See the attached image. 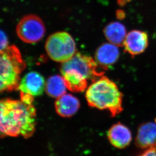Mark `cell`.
<instances>
[{
  "label": "cell",
  "mask_w": 156,
  "mask_h": 156,
  "mask_svg": "<svg viewBox=\"0 0 156 156\" xmlns=\"http://www.w3.org/2000/svg\"><path fill=\"white\" fill-rule=\"evenodd\" d=\"M36 110L32 104L14 99H0V138L32 137L36 127Z\"/></svg>",
  "instance_id": "1"
},
{
  "label": "cell",
  "mask_w": 156,
  "mask_h": 156,
  "mask_svg": "<svg viewBox=\"0 0 156 156\" xmlns=\"http://www.w3.org/2000/svg\"><path fill=\"white\" fill-rule=\"evenodd\" d=\"M85 97L90 107L108 111L112 117H116L123 111L122 93L113 81L104 76L92 82Z\"/></svg>",
  "instance_id": "2"
},
{
  "label": "cell",
  "mask_w": 156,
  "mask_h": 156,
  "mask_svg": "<svg viewBox=\"0 0 156 156\" xmlns=\"http://www.w3.org/2000/svg\"><path fill=\"white\" fill-rule=\"evenodd\" d=\"M26 64L15 45L0 51V93L18 89L20 75Z\"/></svg>",
  "instance_id": "3"
},
{
  "label": "cell",
  "mask_w": 156,
  "mask_h": 156,
  "mask_svg": "<svg viewBox=\"0 0 156 156\" xmlns=\"http://www.w3.org/2000/svg\"><path fill=\"white\" fill-rule=\"evenodd\" d=\"M45 49L54 62L64 63L72 58L76 53L74 39L66 32H58L50 35L45 44Z\"/></svg>",
  "instance_id": "4"
},
{
  "label": "cell",
  "mask_w": 156,
  "mask_h": 156,
  "mask_svg": "<svg viewBox=\"0 0 156 156\" xmlns=\"http://www.w3.org/2000/svg\"><path fill=\"white\" fill-rule=\"evenodd\" d=\"M74 69L82 74L87 80L95 81L104 76L95 60L89 56L76 52L72 58L62 64L60 72Z\"/></svg>",
  "instance_id": "5"
},
{
  "label": "cell",
  "mask_w": 156,
  "mask_h": 156,
  "mask_svg": "<svg viewBox=\"0 0 156 156\" xmlns=\"http://www.w3.org/2000/svg\"><path fill=\"white\" fill-rule=\"evenodd\" d=\"M16 30L17 35L21 40L30 44L41 40L46 32L43 21L35 14H29L21 18Z\"/></svg>",
  "instance_id": "6"
},
{
  "label": "cell",
  "mask_w": 156,
  "mask_h": 156,
  "mask_svg": "<svg viewBox=\"0 0 156 156\" xmlns=\"http://www.w3.org/2000/svg\"><path fill=\"white\" fill-rule=\"evenodd\" d=\"M149 45V37L146 32L132 30L126 35L123 43L125 51L132 57L144 52Z\"/></svg>",
  "instance_id": "7"
},
{
  "label": "cell",
  "mask_w": 156,
  "mask_h": 156,
  "mask_svg": "<svg viewBox=\"0 0 156 156\" xmlns=\"http://www.w3.org/2000/svg\"><path fill=\"white\" fill-rule=\"evenodd\" d=\"M45 86V79L40 74L36 72H30L20 81L18 90L22 93L38 96L43 93Z\"/></svg>",
  "instance_id": "8"
},
{
  "label": "cell",
  "mask_w": 156,
  "mask_h": 156,
  "mask_svg": "<svg viewBox=\"0 0 156 156\" xmlns=\"http://www.w3.org/2000/svg\"><path fill=\"white\" fill-rule=\"evenodd\" d=\"M120 56V51L116 45L111 43L101 45L95 51V60L102 70L108 69L115 64Z\"/></svg>",
  "instance_id": "9"
},
{
  "label": "cell",
  "mask_w": 156,
  "mask_h": 156,
  "mask_svg": "<svg viewBox=\"0 0 156 156\" xmlns=\"http://www.w3.org/2000/svg\"><path fill=\"white\" fill-rule=\"evenodd\" d=\"M107 136L111 144L119 149L127 147L132 138V133L129 128L121 122H118L110 127Z\"/></svg>",
  "instance_id": "10"
},
{
  "label": "cell",
  "mask_w": 156,
  "mask_h": 156,
  "mask_svg": "<svg viewBox=\"0 0 156 156\" xmlns=\"http://www.w3.org/2000/svg\"><path fill=\"white\" fill-rule=\"evenodd\" d=\"M135 144L140 149H156V122L142 123L138 127Z\"/></svg>",
  "instance_id": "11"
},
{
  "label": "cell",
  "mask_w": 156,
  "mask_h": 156,
  "mask_svg": "<svg viewBox=\"0 0 156 156\" xmlns=\"http://www.w3.org/2000/svg\"><path fill=\"white\" fill-rule=\"evenodd\" d=\"M80 107V102L76 97L66 94L56 99L55 108L57 114L63 118H70L76 114Z\"/></svg>",
  "instance_id": "12"
},
{
  "label": "cell",
  "mask_w": 156,
  "mask_h": 156,
  "mask_svg": "<svg viewBox=\"0 0 156 156\" xmlns=\"http://www.w3.org/2000/svg\"><path fill=\"white\" fill-rule=\"evenodd\" d=\"M67 89L73 92H82L87 89L88 80L82 74L74 69L62 72Z\"/></svg>",
  "instance_id": "13"
},
{
  "label": "cell",
  "mask_w": 156,
  "mask_h": 156,
  "mask_svg": "<svg viewBox=\"0 0 156 156\" xmlns=\"http://www.w3.org/2000/svg\"><path fill=\"white\" fill-rule=\"evenodd\" d=\"M104 33L107 40L117 46H123L127 35L125 26L118 21H114L108 24L104 28Z\"/></svg>",
  "instance_id": "14"
},
{
  "label": "cell",
  "mask_w": 156,
  "mask_h": 156,
  "mask_svg": "<svg viewBox=\"0 0 156 156\" xmlns=\"http://www.w3.org/2000/svg\"><path fill=\"white\" fill-rule=\"evenodd\" d=\"M66 85L62 76L54 75L50 77L46 83L45 90L51 98H58L66 92Z\"/></svg>",
  "instance_id": "15"
},
{
  "label": "cell",
  "mask_w": 156,
  "mask_h": 156,
  "mask_svg": "<svg viewBox=\"0 0 156 156\" xmlns=\"http://www.w3.org/2000/svg\"><path fill=\"white\" fill-rule=\"evenodd\" d=\"M7 36L4 32L0 30V51L6 49L8 46Z\"/></svg>",
  "instance_id": "16"
},
{
  "label": "cell",
  "mask_w": 156,
  "mask_h": 156,
  "mask_svg": "<svg viewBox=\"0 0 156 156\" xmlns=\"http://www.w3.org/2000/svg\"><path fill=\"white\" fill-rule=\"evenodd\" d=\"M34 96L27 93L20 92V100L27 104H32L34 100Z\"/></svg>",
  "instance_id": "17"
},
{
  "label": "cell",
  "mask_w": 156,
  "mask_h": 156,
  "mask_svg": "<svg viewBox=\"0 0 156 156\" xmlns=\"http://www.w3.org/2000/svg\"><path fill=\"white\" fill-rule=\"evenodd\" d=\"M138 156H156V149H147Z\"/></svg>",
  "instance_id": "18"
},
{
  "label": "cell",
  "mask_w": 156,
  "mask_h": 156,
  "mask_svg": "<svg viewBox=\"0 0 156 156\" xmlns=\"http://www.w3.org/2000/svg\"><path fill=\"white\" fill-rule=\"evenodd\" d=\"M117 16L119 19H123L125 16V14L123 10H119L117 11Z\"/></svg>",
  "instance_id": "19"
},
{
  "label": "cell",
  "mask_w": 156,
  "mask_h": 156,
  "mask_svg": "<svg viewBox=\"0 0 156 156\" xmlns=\"http://www.w3.org/2000/svg\"><path fill=\"white\" fill-rule=\"evenodd\" d=\"M127 2V0H118V3L121 6H123L125 4H126Z\"/></svg>",
  "instance_id": "20"
}]
</instances>
